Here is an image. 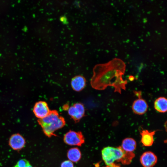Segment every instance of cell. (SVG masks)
Returning <instances> with one entry per match:
<instances>
[{
	"instance_id": "obj_1",
	"label": "cell",
	"mask_w": 167,
	"mask_h": 167,
	"mask_svg": "<svg viewBox=\"0 0 167 167\" xmlns=\"http://www.w3.org/2000/svg\"><path fill=\"white\" fill-rule=\"evenodd\" d=\"M126 68L125 62L116 58L107 63L96 65L90 79L91 87L96 90H103L108 86H112L114 88V92L121 94L122 90H126L127 83L122 77Z\"/></svg>"
},
{
	"instance_id": "obj_2",
	"label": "cell",
	"mask_w": 167,
	"mask_h": 167,
	"mask_svg": "<svg viewBox=\"0 0 167 167\" xmlns=\"http://www.w3.org/2000/svg\"><path fill=\"white\" fill-rule=\"evenodd\" d=\"M103 160L106 166H111L115 162H120L124 165L131 163L135 156L133 152L124 151L121 146L117 147L108 146L103 148L101 151Z\"/></svg>"
},
{
	"instance_id": "obj_3",
	"label": "cell",
	"mask_w": 167,
	"mask_h": 167,
	"mask_svg": "<svg viewBox=\"0 0 167 167\" xmlns=\"http://www.w3.org/2000/svg\"><path fill=\"white\" fill-rule=\"evenodd\" d=\"M38 122L45 134L48 137L56 136L55 131L64 127L66 124L64 118L56 110H50L44 118L38 119Z\"/></svg>"
},
{
	"instance_id": "obj_4",
	"label": "cell",
	"mask_w": 167,
	"mask_h": 167,
	"mask_svg": "<svg viewBox=\"0 0 167 167\" xmlns=\"http://www.w3.org/2000/svg\"><path fill=\"white\" fill-rule=\"evenodd\" d=\"M63 141L68 145L81 146L84 143L85 139L81 131L70 130L64 135Z\"/></svg>"
},
{
	"instance_id": "obj_5",
	"label": "cell",
	"mask_w": 167,
	"mask_h": 167,
	"mask_svg": "<svg viewBox=\"0 0 167 167\" xmlns=\"http://www.w3.org/2000/svg\"><path fill=\"white\" fill-rule=\"evenodd\" d=\"M68 114L75 123L79 122L85 116V109L84 105L79 102L69 107Z\"/></svg>"
},
{
	"instance_id": "obj_6",
	"label": "cell",
	"mask_w": 167,
	"mask_h": 167,
	"mask_svg": "<svg viewBox=\"0 0 167 167\" xmlns=\"http://www.w3.org/2000/svg\"><path fill=\"white\" fill-rule=\"evenodd\" d=\"M135 94L138 97V99L133 102L132 109L133 112L137 114L141 115L145 113L147 111L148 105L146 101L142 98L140 91H134Z\"/></svg>"
},
{
	"instance_id": "obj_7",
	"label": "cell",
	"mask_w": 167,
	"mask_h": 167,
	"mask_svg": "<svg viewBox=\"0 0 167 167\" xmlns=\"http://www.w3.org/2000/svg\"><path fill=\"white\" fill-rule=\"evenodd\" d=\"M50 111L47 103L43 101H40L36 103L33 109L35 115L39 119L45 117Z\"/></svg>"
},
{
	"instance_id": "obj_8",
	"label": "cell",
	"mask_w": 167,
	"mask_h": 167,
	"mask_svg": "<svg viewBox=\"0 0 167 167\" xmlns=\"http://www.w3.org/2000/svg\"><path fill=\"white\" fill-rule=\"evenodd\" d=\"M140 162L144 167H153L156 163L157 158L156 155L151 151L144 152L140 156Z\"/></svg>"
},
{
	"instance_id": "obj_9",
	"label": "cell",
	"mask_w": 167,
	"mask_h": 167,
	"mask_svg": "<svg viewBox=\"0 0 167 167\" xmlns=\"http://www.w3.org/2000/svg\"><path fill=\"white\" fill-rule=\"evenodd\" d=\"M25 140L24 137L19 134L12 135L10 138L9 144L14 150H18L23 148L25 144Z\"/></svg>"
},
{
	"instance_id": "obj_10",
	"label": "cell",
	"mask_w": 167,
	"mask_h": 167,
	"mask_svg": "<svg viewBox=\"0 0 167 167\" xmlns=\"http://www.w3.org/2000/svg\"><path fill=\"white\" fill-rule=\"evenodd\" d=\"M86 83V79L84 77L81 75H77L71 79V85L74 90L80 92L85 87Z\"/></svg>"
},
{
	"instance_id": "obj_11",
	"label": "cell",
	"mask_w": 167,
	"mask_h": 167,
	"mask_svg": "<svg viewBox=\"0 0 167 167\" xmlns=\"http://www.w3.org/2000/svg\"><path fill=\"white\" fill-rule=\"evenodd\" d=\"M156 131L150 132L148 130H142L140 133L141 136V141L143 146L149 147L151 146L154 142L153 136Z\"/></svg>"
},
{
	"instance_id": "obj_12",
	"label": "cell",
	"mask_w": 167,
	"mask_h": 167,
	"mask_svg": "<svg viewBox=\"0 0 167 167\" xmlns=\"http://www.w3.org/2000/svg\"><path fill=\"white\" fill-rule=\"evenodd\" d=\"M121 147L125 152H133L136 149V143L132 138H126L123 140Z\"/></svg>"
},
{
	"instance_id": "obj_13",
	"label": "cell",
	"mask_w": 167,
	"mask_h": 167,
	"mask_svg": "<svg viewBox=\"0 0 167 167\" xmlns=\"http://www.w3.org/2000/svg\"><path fill=\"white\" fill-rule=\"evenodd\" d=\"M154 107L157 111L164 113L167 110V100L164 97H160L157 98L154 101Z\"/></svg>"
},
{
	"instance_id": "obj_14",
	"label": "cell",
	"mask_w": 167,
	"mask_h": 167,
	"mask_svg": "<svg viewBox=\"0 0 167 167\" xmlns=\"http://www.w3.org/2000/svg\"><path fill=\"white\" fill-rule=\"evenodd\" d=\"M81 156L80 150L76 147L69 149L67 154L69 160L74 162H76L79 161L81 158Z\"/></svg>"
},
{
	"instance_id": "obj_15",
	"label": "cell",
	"mask_w": 167,
	"mask_h": 167,
	"mask_svg": "<svg viewBox=\"0 0 167 167\" xmlns=\"http://www.w3.org/2000/svg\"><path fill=\"white\" fill-rule=\"evenodd\" d=\"M29 164L28 161L25 159H22L17 163L16 165L18 167H26Z\"/></svg>"
},
{
	"instance_id": "obj_16",
	"label": "cell",
	"mask_w": 167,
	"mask_h": 167,
	"mask_svg": "<svg viewBox=\"0 0 167 167\" xmlns=\"http://www.w3.org/2000/svg\"><path fill=\"white\" fill-rule=\"evenodd\" d=\"M61 167H74V164L71 161L66 160L61 163Z\"/></svg>"
},
{
	"instance_id": "obj_17",
	"label": "cell",
	"mask_w": 167,
	"mask_h": 167,
	"mask_svg": "<svg viewBox=\"0 0 167 167\" xmlns=\"http://www.w3.org/2000/svg\"><path fill=\"white\" fill-rule=\"evenodd\" d=\"M95 167H99V165L98 163L96 164L95 165ZM103 167H121L120 165L118 164H115L111 166H106Z\"/></svg>"
},
{
	"instance_id": "obj_18",
	"label": "cell",
	"mask_w": 167,
	"mask_h": 167,
	"mask_svg": "<svg viewBox=\"0 0 167 167\" xmlns=\"http://www.w3.org/2000/svg\"><path fill=\"white\" fill-rule=\"evenodd\" d=\"M69 107L68 104H66L63 105V109L65 110H67Z\"/></svg>"
},
{
	"instance_id": "obj_19",
	"label": "cell",
	"mask_w": 167,
	"mask_h": 167,
	"mask_svg": "<svg viewBox=\"0 0 167 167\" xmlns=\"http://www.w3.org/2000/svg\"><path fill=\"white\" fill-rule=\"evenodd\" d=\"M26 167H32L29 164H28Z\"/></svg>"
},
{
	"instance_id": "obj_20",
	"label": "cell",
	"mask_w": 167,
	"mask_h": 167,
	"mask_svg": "<svg viewBox=\"0 0 167 167\" xmlns=\"http://www.w3.org/2000/svg\"><path fill=\"white\" fill-rule=\"evenodd\" d=\"M14 167H18L16 165Z\"/></svg>"
}]
</instances>
